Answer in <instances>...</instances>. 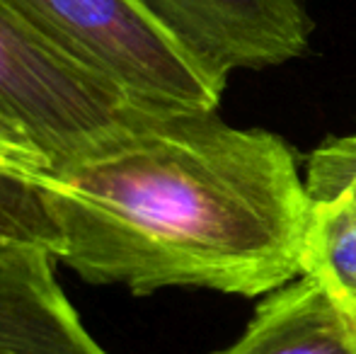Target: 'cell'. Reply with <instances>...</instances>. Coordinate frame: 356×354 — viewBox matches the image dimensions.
<instances>
[{
	"instance_id": "obj_2",
	"label": "cell",
	"mask_w": 356,
	"mask_h": 354,
	"mask_svg": "<svg viewBox=\"0 0 356 354\" xmlns=\"http://www.w3.org/2000/svg\"><path fill=\"white\" fill-rule=\"evenodd\" d=\"M78 66L155 112H218L225 78L182 47L138 0H0Z\"/></svg>"
},
{
	"instance_id": "obj_10",
	"label": "cell",
	"mask_w": 356,
	"mask_h": 354,
	"mask_svg": "<svg viewBox=\"0 0 356 354\" xmlns=\"http://www.w3.org/2000/svg\"><path fill=\"white\" fill-rule=\"evenodd\" d=\"M0 168L32 179L51 168V163L34 146L32 138L3 114H0Z\"/></svg>"
},
{
	"instance_id": "obj_11",
	"label": "cell",
	"mask_w": 356,
	"mask_h": 354,
	"mask_svg": "<svg viewBox=\"0 0 356 354\" xmlns=\"http://www.w3.org/2000/svg\"><path fill=\"white\" fill-rule=\"evenodd\" d=\"M347 141L352 143V146H356V134H349V136H347Z\"/></svg>"
},
{
	"instance_id": "obj_4",
	"label": "cell",
	"mask_w": 356,
	"mask_h": 354,
	"mask_svg": "<svg viewBox=\"0 0 356 354\" xmlns=\"http://www.w3.org/2000/svg\"><path fill=\"white\" fill-rule=\"evenodd\" d=\"M187 51L220 78L300 58L310 17L298 0H138Z\"/></svg>"
},
{
	"instance_id": "obj_9",
	"label": "cell",
	"mask_w": 356,
	"mask_h": 354,
	"mask_svg": "<svg viewBox=\"0 0 356 354\" xmlns=\"http://www.w3.org/2000/svg\"><path fill=\"white\" fill-rule=\"evenodd\" d=\"M305 187L310 199L347 197L356 199V146L347 136L327 138L305 161Z\"/></svg>"
},
{
	"instance_id": "obj_3",
	"label": "cell",
	"mask_w": 356,
	"mask_h": 354,
	"mask_svg": "<svg viewBox=\"0 0 356 354\" xmlns=\"http://www.w3.org/2000/svg\"><path fill=\"white\" fill-rule=\"evenodd\" d=\"M143 112L119 88L78 66L0 3V114L54 166L88 153Z\"/></svg>"
},
{
	"instance_id": "obj_6",
	"label": "cell",
	"mask_w": 356,
	"mask_h": 354,
	"mask_svg": "<svg viewBox=\"0 0 356 354\" xmlns=\"http://www.w3.org/2000/svg\"><path fill=\"white\" fill-rule=\"evenodd\" d=\"M216 354H356V316L298 274L267 293L243 335Z\"/></svg>"
},
{
	"instance_id": "obj_7",
	"label": "cell",
	"mask_w": 356,
	"mask_h": 354,
	"mask_svg": "<svg viewBox=\"0 0 356 354\" xmlns=\"http://www.w3.org/2000/svg\"><path fill=\"white\" fill-rule=\"evenodd\" d=\"M310 202L300 257L303 274L318 279L356 316V199L339 194Z\"/></svg>"
},
{
	"instance_id": "obj_1",
	"label": "cell",
	"mask_w": 356,
	"mask_h": 354,
	"mask_svg": "<svg viewBox=\"0 0 356 354\" xmlns=\"http://www.w3.org/2000/svg\"><path fill=\"white\" fill-rule=\"evenodd\" d=\"M34 184L56 262L88 284L267 296L303 274L313 202L293 151L218 112H143Z\"/></svg>"
},
{
	"instance_id": "obj_5",
	"label": "cell",
	"mask_w": 356,
	"mask_h": 354,
	"mask_svg": "<svg viewBox=\"0 0 356 354\" xmlns=\"http://www.w3.org/2000/svg\"><path fill=\"white\" fill-rule=\"evenodd\" d=\"M42 248L0 246V354H109L75 313Z\"/></svg>"
},
{
	"instance_id": "obj_8",
	"label": "cell",
	"mask_w": 356,
	"mask_h": 354,
	"mask_svg": "<svg viewBox=\"0 0 356 354\" xmlns=\"http://www.w3.org/2000/svg\"><path fill=\"white\" fill-rule=\"evenodd\" d=\"M0 246L42 248L56 257L58 236L32 177L0 168Z\"/></svg>"
}]
</instances>
